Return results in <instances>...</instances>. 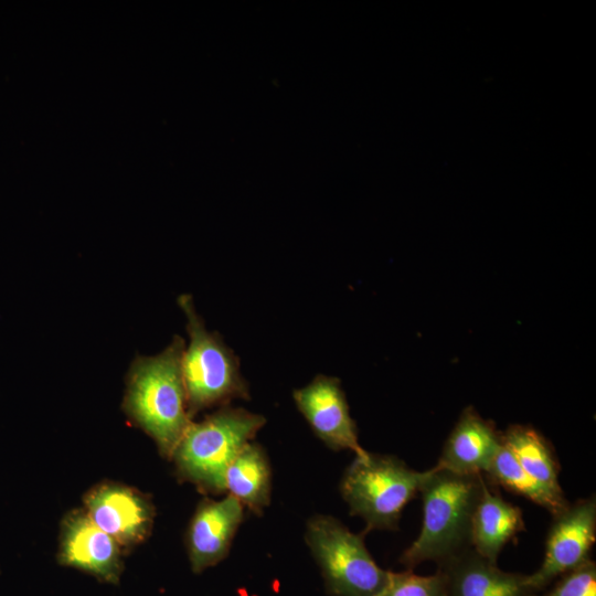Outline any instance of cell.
I'll return each mask as SVG.
<instances>
[{
	"instance_id": "cell-17",
	"label": "cell",
	"mask_w": 596,
	"mask_h": 596,
	"mask_svg": "<svg viewBox=\"0 0 596 596\" xmlns=\"http://www.w3.org/2000/svg\"><path fill=\"white\" fill-rule=\"evenodd\" d=\"M485 475L493 485H499L515 494L531 500L550 511L552 515L561 512L570 503L564 493H555L532 478L519 465L503 443Z\"/></svg>"
},
{
	"instance_id": "cell-7",
	"label": "cell",
	"mask_w": 596,
	"mask_h": 596,
	"mask_svg": "<svg viewBox=\"0 0 596 596\" xmlns=\"http://www.w3.org/2000/svg\"><path fill=\"white\" fill-rule=\"evenodd\" d=\"M596 539V499H581L553 515L543 561L526 575V583L539 594L563 574L590 560Z\"/></svg>"
},
{
	"instance_id": "cell-6",
	"label": "cell",
	"mask_w": 596,
	"mask_h": 596,
	"mask_svg": "<svg viewBox=\"0 0 596 596\" xmlns=\"http://www.w3.org/2000/svg\"><path fill=\"white\" fill-rule=\"evenodd\" d=\"M305 540L332 596H377L389 581L364 544L338 519L315 514L307 521Z\"/></svg>"
},
{
	"instance_id": "cell-9",
	"label": "cell",
	"mask_w": 596,
	"mask_h": 596,
	"mask_svg": "<svg viewBox=\"0 0 596 596\" xmlns=\"http://www.w3.org/2000/svg\"><path fill=\"white\" fill-rule=\"evenodd\" d=\"M58 561L110 584L119 582L123 571L120 545L81 511L63 521Z\"/></svg>"
},
{
	"instance_id": "cell-12",
	"label": "cell",
	"mask_w": 596,
	"mask_h": 596,
	"mask_svg": "<svg viewBox=\"0 0 596 596\" xmlns=\"http://www.w3.org/2000/svg\"><path fill=\"white\" fill-rule=\"evenodd\" d=\"M502 444L493 422L467 406L447 437L436 467L462 475H485Z\"/></svg>"
},
{
	"instance_id": "cell-16",
	"label": "cell",
	"mask_w": 596,
	"mask_h": 596,
	"mask_svg": "<svg viewBox=\"0 0 596 596\" xmlns=\"http://www.w3.org/2000/svg\"><path fill=\"white\" fill-rule=\"evenodd\" d=\"M502 443L519 465L543 487L564 493L558 482L560 465L549 440L530 425H510Z\"/></svg>"
},
{
	"instance_id": "cell-10",
	"label": "cell",
	"mask_w": 596,
	"mask_h": 596,
	"mask_svg": "<svg viewBox=\"0 0 596 596\" xmlns=\"http://www.w3.org/2000/svg\"><path fill=\"white\" fill-rule=\"evenodd\" d=\"M84 503L88 518L119 545L141 542L151 530L152 505L128 487L97 486L85 496Z\"/></svg>"
},
{
	"instance_id": "cell-15",
	"label": "cell",
	"mask_w": 596,
	"mask_h": 596,
	"mask_svg": "<svg viewBox=\"0 0 596 596\" xmlns=\"http://www.w3.org/2000/svg\"><path fill=\"white\" fill-rule=\"evenodd\" d=\"M223 485L224 492L262 515L272 496V468L265 449L257 443H247L227 466Z\"/></svg>"
},
{
	"instance_id": "cell-1",
	"label": "cell",
	"mask_w": 596,
	"mask_h": 596,
	"mask_svg": "<svg viewBox=\"0 0 596 596\" xmlns=\"http://www.w3.org/2000/svg\"><path fill=\"white\" fill-rule=\"evenodd\" d=\"M486 479L438 468L425 470L419 493L423 521L418 536L400 562L408 570L426 561L441 565L471 549V524Z\"/></svg>"
},
{
	"instance_id": "cell-8",
	"label": "cell",
	"mask_w": 596,
	"mask_h": 596,
	"mask_svg": "<svg viewBox=\"0 0 596 596\" xmlns=\"http://www.w3.org/2000/svg\"><path fill=\"white\" fill-rule=\"evenodd\" d=\"M297 408L316 436L332 450H351L355 457L366 451L358 439L341 382L334 376L319 374L292 393Z\"/></svg>"
},
{
	"instance_id": "cell-18",
	"label": "cell",
	"mask_w": 596,
	"mask_h": 596,
	"mask_svg": "<svg viewBox=\"0 0 596 596\" xmlns=\"http://www.w3.org/2000/svg\"><path fill=\"white\" fill-rule=\"evenodd\" d=\"M377 596H446L445 576L440 570L423 576L412 572H391L386 585Z\"/></svg>"
},
{
	"instance_id": "cell-4",
	"label": "cell",
	"mask_w": 596,
	"mask_h": 596,
	"mask_svg": "<svg viewBox=\"0 0 596 596\" xmlns=\"http://www.w3.org/2000/svg\"><path fill=\"white\" fill-rule=\"evenodd\" d=\"M178 305L187 317L189 334L181 371L190 417L209 407L226 406L233 400H249L238 358L219 333L206 330L191 295L179 296Z\"/></svg>"
},
{
	"instance_id": "cell-14",
	"label": "cell",
	"mask_w": 596,
	"mask_h": 596,
	"mask_svg": "<svg viewBox=\"0 0 596 596\" xmlns=\"http://www.w3.org/2000/svg\"><path fill=\"white\" fill-rule=\"evenodd\" d=\"M523 530L521 509L494 493L486 482L472 517V549L497 563L503 546Z\"/></svg>"
},
{
	"instance_id": "cell-3",
	"label": "cell",
	"mask_w": 596,
	"mask_h": 596,
	"mask_svg": "<svg viewBox=\"0 0 596 596\" xmlns=\"http://www.w3.org/2000/svg\"><path fill=\"white\" fill-rule=\"evenodd\" d=\"M263 415L222 406L199 423L191 422L172 457L182 479L211 493H224V472L265 425Z\"/></svg>"
},
{
	"instance_id": "cell-2",
	"label": "cell",
	"mask_w": 596,
	"mask_h": 596,
	"mask_svg": "<svg viewBox=\"0 0 596 596\" xmlns=\"http://www.w3.org/2000/svg\"><path fill=\"white\" fill-rule=\"evenodd\" d=\"M184 349L185 341L174 336L158 355L136 358L127 374L123 407L166 458L191 423L181 371Z\"/></svg>"
},
{
	"instance_id": "cell-19",
	"label": "cell",
	"mask_w": 596,
	"mask_h": 596,
	"mask_svg": "<svg viewBox=\"0 0 596 596\" xmlns=\"http://www.w3.org/2000/svg\"><path fill=\"white\" fill-rule=\"evenodd\" d=\"M533 596H596V564L590 558L563 574L554 586Z\"/></svg>"
},
{
	"instance_id": "cell-11",
	"label": "cell",
	"mask_w": 596,
	"mask_h": 596,
	"mask_svg": "<svg viewBox=\"0 0 596 596\" xmlns=\"http://www.w3.org/2000/svg\"><path fill=\"white\" fill-rule=\"evenodd\" d=\"M243 519L244 507L233 496L199 503L187 532L188 554L194 573H201L227 556Z\"/></svg>"
},
{
	"instance_id": "cell-5",
	"label": "cell",
	"mask_w": 596,
	"mask_h": 596,
	"mask_svg": "<svg viewBox=\"0 0 596 596\" xmlns=\"http://www.w3.org/2000/svg\"><path fill=\"white\" fill-rule=\"evenodd\" d=\"M425 471L409 468L391 455L368 453L344 470L340 492L350 514L362 518L364 533L396 530L404 507L419 493Z\"/></svg>"
},
{
	"instance_id": "cell-13",
	"label": "cell",
	"mask_w": 596,
	"mask_h": 596,
	"mask_svg": "<svg viewBox=\"0 0 596 596\" xmlns=\"http://www.w3.org/2000/svg\"><path fill=\"white\" fill-rule=\"evenodd\" d=\"M446 596H533L526 575L500 570L472 547L438 566Z\"/></svg>"
}]
</instances>
